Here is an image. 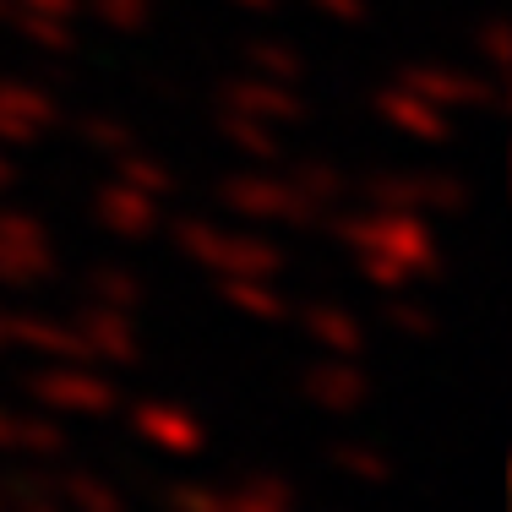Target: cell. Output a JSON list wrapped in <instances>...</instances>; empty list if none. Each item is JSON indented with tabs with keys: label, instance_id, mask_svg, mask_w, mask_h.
<instances>
[{
	"label": "cell",
	"instance_id": "d590c367",
	"mask_svg": "<svg viewBox=\"0 0 512 512\" xmlns=\"http://www.w3.org/2000/svg\"><path fill=\"white\" fill-rule=\"evenodd\" d=\"M311 6L327 11V17H338V22H349V28L365 22V0H311Z\"/></svg>",
	"mask_w": 512,
	"mask_h": 512
},
{
	"label": "cell",
	"instance_id": "9a60e30c",
	"mask_svg": "<svg viewBox=\"0 0 512 512\" xmlns=\"http://www.w3.org/2000/svg\"><path fill=\"white\" fill-rule=\"evenodd\" d=\"M300 327H306L327 355H360V349H365L360 316H349L344 306H327V300H316V306L300 311Z\"/></svg>",
	"mask_w": 512,
	"mask_h": 512
},
{
	"label": "cell",
	"instance_id": "ffe728a7",
	"mask_svg": "<svg viewBox=\"0 0 512 512\" xmlns=\"http://www.w3.org/2000/svg\"><path fill=\"white\" fill-rule=\"evenodd\" d=\"M55 278L50 246H0V284L6 289H39Z\"/></svg>",
	"mask_w": 512,
	"mask_h": 512
},
{
	"label": "cell",
	"instance_id": "74e56055",
	"mask_svg": "<svg viewBox=\"0 0 512 512\" xmlns=\"http://www.w3.org/2000/svg\"><path fill=\"white\" fill-rule=\"evenodd\" d=\"M33 11H55V17H77V0H22Z\"/></svg>",
	"mask_w": 512,
	"mask_h": 512
},
{
	"label": "cell",
	"instance_id": "e0dca14e",
	"mask_svg": "<svg viewBox=\"0 0 512 512\" xmlns=\"http://www.w3.org/2000/svg\"><path fill=\"white\" fill-rule=\"evenodd\" d=\"M218 137H224L235 153L262 158V164L284 158V137H278V131L267 126V120H251V115H240V109H218Z\"/></svg>",
	"mask_w": 512,
	"mask_h": 512
},
{
	"label": "cell",
	"instance_id": "cb8c5ba5",
	"mask_svg": "<svg viewBox=\"0 0 512 512\" xmlns=\"http://www.w3.org/2000/svg\"><path fill=\"white\" fill-rule=\"evenodd\" d=\"M246 66L262 71V77H273V82H300L306 77V55H300L295 44H278V39L246 44Z\"/></svg>",
	"mask_w": 512,
	"mask_h": 512
},
{
	"label": "cell",
	"instance_id": "ac0fdd59",
	"mask_svg": "<svg viewBox=\"0 0 512 512\" xmlns=\"http://www.w3.org/2000/svg\"><path fill=\"white\" fill-rule=\"evenodd\" d=\"M6 17H11V28H17L22 39L33 44V50H44V55L77 50V28H71V17H55V11H33V6H17V11H6Z\"/></svg>",
	"mask_w": 512,
	"mask_h": 512
},
{
	"label": "cell",
	"instance_id": "f35d334b",
	"mask_svg": "<svg viewBox=\"0 0 512 512\" xmlns=\"http://www.w3.org/2000/svg\"><path fill=\"white\" fill-rule=\"evenodd\" d=\"M11 186H17V164H11L6 153H0V191H11Z\"/></svg>",
	"mask_w": 512,
	"mask_h": 512
},
{
	"label": "cell",
	"instance_id": "ba28073f",
	"mask_svg": "<svg viewBox=\"0 0 512 512\" xmlns=\"http://www.w3.org/2000/svg\"><path fill=\"white\" fill-rule=\"evenodd\" d=\"M131 431H137L142 442H153L158 453H169V458H197L207 447L202 414H191L180 404H137L131 409Z\"/></svg>",
	"mask_w": 512,
	"mask_h": 512
},
{
	"label": "cell",
	"instance_id": "3957f363",
	"mask_svg": "<svg viewBox=\"0 0 512 512\" xmlns=\"http://www.w3.org/2000/svg\"><path fill=\"white\" fill-rule=\"evenodd\" d=\"M224 207L246 218H262V224H295V229H316L327 224L322 218V202H311L295 180H278V175H229L218 186Z\"/></svg>",
	"mask_w": 512,
	"mask_h": 512
},
{
	"label": "cell",
	"instance_id": "1f68e13d",
	"mask_svg": "<svg viewBox=\"0 0 512 512\" xmlns=\"http://www.w3.org/2000/svg\"><path fill=\"white\" fill-rule=\"evenodd\" d=\"M0 246H50V235H44V224L33 213L0 207Z\"/></svg>",
	"mask_w": 512,
	"mask_h": 512
},
{
	"label": "cell",
	"instance_id": "d6a6232c",
	"mask_svg": "<svg viewBox=\"0 0 512 512\" xmlns=\"http://www.w3.org/2000/svg\"><path fill=\"white\" fill-rule=\"evenodd\" d=\"M164 502L169 512H229L224 491H207V485H169Z\"/></svg>",
	"mask_w": 512,
	"mask_h": 512
},
{
	"label": "cell",
	"instance_id": "7a4b0ae2",
	"mask_svg": "<svg viewBox=\"0 0 512 512\" xmlns=\"http://www.w3.org/2000/svg\"><path fill=\"white\" fill-rule=\"evenodd\" d=\"M175 246L191 262L213 267V273H246V278H278L289 262V251L278 240L262 235H235V229H213L202 218H180L175 224Z\"/></svg>",
	"mask_w": 512,
	"mask_h": 512
},
{
	"label": "cell",
	"instance_id": "52a82bcc",
	"mask_svg": "<svg viewBox=\"0 0 512 512\" xmlns=\"http://www.w3.org/2000/svg\"><path fill=\"white\" fill-rule=\"evenodd\" d=\"M398 88L431 99L436 109H469V104L496 109L502 104V88H496V82H480L474 71H458V66H404L398 71Z\"/></svg>",
	"mask_w": 512,
	"mask_h": 512
},
{
	"label": "cell",
	"instance_id": "4316f807",
	"mask_svg": "<svg viewBox=\"0 0 512 512\" xmlns=\"http://www.w3.org/2000/svg\"><path fill=\"white\" fill-rule=\"evenodd\" d=\"M289 180H295V186L306 191L311 202H322V207H327V202H338V197L349 191L344 169L327 164V158H306V164H295V175H289Z\"/></svg>",
	"mask_w": 512,
	"mask_h": 512
},
{
	"label": "cell",
	"instance_id": "5bb4252c",
	"mask_svg": "<svg viewBox=\"0 0 512 512\" xmlns=\"http://www.w3.org/2000/svg\"><path fill=\"white\" fill-rule=\"evenodd\" d=\"M11 344H28L50 360H71V365H99L88 349V338L77 333V322H50V316H11Z\"/></svg>",
	"mask_w": 512,
	"mask_h": 512
},
{
	"label": "cell",
	"instance_id": "f546056e",
	"mask_svg": "<svg viewBox=\"0 0 512 512\" xmlns=\"http://www.w3.org/2000/svg\"><path fill=\"white\" fill-rule=\"evenodd\" d=\"M93 11L120 33H142L153 22V0H93Z\"/></svg>",
	"mask_w": 512,
	"mask_h": 512
},
{
	"label": "cell",
	"instance_id": "4dcf8cb0",
	"mask_svg": "<svg viewBox=\"0 0 512 512\" xmlns=\"http://www.w3.org/2000/svg\"><path fill=\"white\" fill-rule=\"evenodd\" d=\"M360 273L371 278V284H382V289H404V284H414V267L398 262V256H387V251H360Z\"/></svg>",
	"mask_w": 512,
	"mask_h": 512
},
{
	"label": "cell",
	"instance_id": "2e32d148",
	"mask_svg": "<svg viewBox=\"0 0 512 512\" xmlns=\"http://www.w3.org/2000/svg\"><path fill=\"white\" fill-rule=\"evenodd\" d=\"M218 295L229 300L235 311L256 316V322H284L289 316V300L278 295L273 278H246V273H218Z\"/></svg>",
	"mask_w": 512,
	"mask_h": 512
},
{
	"label": "cell",
	"instance_id": "7402d4cb",
	"mask_svg": "<svg viewBox=\"0 0 512 512\" xmlns=\"http://www.w3.org/2000/svg\"><path fill=\"white\" fill-rule=\"evenodd\" d=\"M115 175L126 180V186H137V191H148V197H175V175L164 169V158H148V153H137V148H126V153H115Z\"/></svg>",
	"mask_w": 512,
	"mask_h": 512
},
{
	"label": "cell",
	"instance_id": "6da1fadb",
	"mask_svg": "<svg viewBox=\"0 0 512 512\" xmlns=\"http://www.w3.org/2000/svg\"><path fill=\"white\" fill-rule=\"evenodd\" d=\"M327 229L349 251H387L398 262H409L414 278H442V251L431 240V224L420 213H409V207H365V213L333 218Z\"/></svg>",
	"mask_w": 512,
	"mask_h": 512
},
{
	"label": "cell",
	"instance_id": "277c9868",
	"mask_svg": "<svg viewBox=\"0 0 512 512\" xmlns=\"http://www.w3.org/2000/svg\"><path fill=\"white\" fill-rule=\"evenodd\" d=\"M28 393H33V404L50 414H115L120 409V387L109 376L88 371V365L77 371L71 360H55L50 371H33Z\"/></svg>",
	"mask_w": 512,
	"mask_h": 512
},
{
	"label": "cell",
	"instance_id": "8992f818",
	"mask_svg": "<svg viewBox=\"0 0 512 512\" xmlns=\"http://www.w3.org/2000/svg\"><path fill=\"white\" fill-rule=\"evenodd\" d=\"M218 109H240V115L267 120V126H300V120H306V104L295 99V88L262 77V71L229 77L224 88H218Z\"/></svg>",
	"mask_w": 512,
	"mask_h": 512
},
{
	"label": "cell",
	"instance_id": "83f0119b",
	"mask_svg": "<svg viewBox=\"0 0 512 512\" xmlns=\"http://www.w3.org/2000/svg\"><path fill=\"white\" fill-rule=\"evenodd\" d=\"M327 458H333L344 474H355V480H365V485H387V480H393V463H387L382 453H376V447H365V442H338Z\"/></svg>",
	"mask_w": 512,
	"mask_h": 512
},
{
	"label": "cell",
	"instance_id": "60d3db41",
	"mask_svg": "<svg viewBox=\"0 0 512 512\" xmlns=\"http://www.w3.org/2000/svg\"><path fill=\"white\" fill-rule=\"evenodd\" d=\"M240 6H251V11H267V6H273V0H240Z\"/></svg>",
	"mask_w": 512,
	"mask_h": 512
},
{
	"label": "cell",
	"instance_id": "f1b7e54d",
	"mask_svg": "<svg viewBox=\"0 0 512 512\" xmlns=\"http://www.w3.org/2000/svg\"><path fill=\"white\" fill-rule=\"evenodd\" d=\"M82 142H88L93 153H104V158L137 148V137H131L126 120H109V115H88V120H82Z\"/></svg>",
	"mask_w": 512,
	"mask_h": 512
},
{
	"label": "cell",
	"instance_id": "5b68a950",
	"mask_svg": "<svg viewBox=\"0 0 512 512\" xmlns=\"http://www.w3.org/2000/svg\"><path fill=\"white\" fill-rule=\"evenodd\" d=\"M371 207H409V213H463L469 186L458 175H376L365 180Z\"/></svg>",
	"mask_w": 512,
	"mask_h": 512
},
{
	"label": "cell",
	"instance_id": "30bf717a",
	"mask_svg": "<svg viewBox=\"0 0 512 512\" xmlns=\"http://www.w3.org/2000/svg\"><path fill=\"white\" fill-rule=\"evenodd\" d=\"M93 218L120 240H153L158 224H164V202L148 197V191H137V186H126V180H115V186L99 191Z\"/></svg>",
	"mask_w": 512,
	"mask_h": 512
},
{
	"label": "cell",
	"instance_id": "e575fe53",
	"mask_svg": "<svg viewBox=\"0 0 512 512\" xmlns=\"http://www.w3.org/2000/svg\"><path fill=\"white\" fill-rule=\"evenodd\" d=\"M480 55H485V66H496V71H507V60H512V39H507V22L502 17H491V22H480Z\"/></svg>",
	"mask_w": 512,
	"mask_h": 512
},
{
	"label": "cell",
	"instance_id": "4fadbf2b",
	"mask_svg": "<svg viewBox=\"0 0 512 512\" xmlns=\"http://www.w3.org/2000/svg\"><path fill=\"white\" fill-rule=\"evenodd\" d=\"M376 115L387 120L393 131H404V137H420V142H447V109H436L431 99H420V93L409 88H382L376 93Z\"/></svg>",
	"mask_w": 512,
	"mask_h": 512
},
{
	"label": "cell",
	"instance_id": "ab89813d",
	"mask_svg": "<svg viewBox=\"0 0 512 512\" xmlns=\"http://www.w3.org/2000/svg\"><path fill=\"white\" fill-rule=\"evenodd\" d=\"M0 349H11V316L0 311Z\"/></svg>",
	"mask_w": 512,
	"mask_h": 512
},
{
	"label": "cell",
	"instance_id": "44dd1931",
	"mask_svg": "<svg viewBox=\"0 0 512 512\" xmlns=\"http://www.w3.org/2000/svg\"><path fill=\"white\" fill-rule=\"evenodd\" d=\"M55 491H60V502H66V512H126V502H120L115 485H104L99 474H88V469L60 474Z\"/></svg>",
	"mask_w": 512,
	"mask_h": 512
},
{
	"label": "cell",
	"instance_id": "7c38bea8",
	"mask_svg": "<svg viewBox=\"0 0 512 512\" xmlns=\"http://www.w3.org/2000/svg\"><path fill=\"white\" fill-rule=\"evenodd\" d=\"M77 333L88 338L93 360H109V365H137L142 360L137 322H131L120 306H99V300H88L82 316H77Z\"/></svg>",
	"mask_w": 512,
	"mask_h": 512
},
{
	"label": "cell",
	"instance_id": "d4e9b609",
	"mask_svg": "<svg viewBox=\"0 0 512 512\" xmlns=\"http://www.w3.org/2000/svg\"><path fill=\"white\" fill-rule=\"evenodd\" d=\"M88 295L99 300V306L131 311V306H142V278L126 273V267H93V273H88Z\"/></svg>",
	"mask_w": 512,
	"mask_h": 512
},
{
	"label": "cell",
	"instance_id": "9c48e42d",
	"mask_svg": "<svg viewBox=\"0 0 512 512\" xmlns=\"http://www.w3.org/2000/svg\"><path fill=\"white\" fill-rule=\"evenodd\" d=\"M60 120V104L33 82H11L0 77V142L6 148H28L39 131H50Z\"/></svg>",
	"mask_w": 512,
	"mask_h": 512
},
{
	"label": "cell",
	"instance_id": "8fae6325",
	"mask_svg": "<svg viewBox=\"0 0 512 512\" xmlns=\"http://www.w3.org/2000/svg\"><path fill=\"white\" fill-rule=\"evenodd\" d=\"M306 398L327 414H355L371 398V376L355 365V355H327L306 371Z\"/></svg>",
	"mask_w": 512,
	"mask_h": 512
},
{
	"label": "cell",
	"instance_id": "836d02e7",
	"mask_svg": "<svg viewBox=\"0 0 512 512\" xmlns=\"http://www.w3.org/2000/svg\"><path fill=\"white\" fill-rule=\"evenodd\" d=\"M387 327H398L404 338H431V333H436V311L398 300V306H387Z\"/></svg>",
	"mask_w": 512,
	"mask_h": 512
},
{
	"label": "cell",
	"instance_id": "b9f144b4",
	"mask_svg": "<svg viewBox=\"0 0 512 512\" xmlns=\"http://www.w3.org/2000/svg\"><path fill=\"white\" fill-rule=\"evenodd\" d=\"M0 512H11V507H6V491H0Z\"/></svg>",
	"mask_w": 512,
	"mask_h": 512
},
{
	"label": "cell",
	"instance_id": "484cf974",
	"mask_svg": "<svg viewBox=\"0 0 512 512\" xmlns=\"http://www.w3.org/2000/svg\"><path fill=\"white\" fill-rule=\"evenodd\" d=\"M0 491H6V507L11 512H66L55 480H39V474H11Z\"/></svg>",
	"mask_w": 512,
	"mask_h": 512
},
{
	"label": "cell",
	"instance_id": "d6986e66",
	"mask_svg": "<svg viewBox=\"0 0 512 512\" xmlns=\"http://www.w3.org/2000/svg\"><path fill=\"white\" fill-rule=\"evenodd\" d=\"M229 512H295V485L284 480V474H251V480H240L235 491L224 496Z\"/></svg>",
	"mask_w": 512,
	"mask_h": 512
},
{
	"label": "cell",
	"instance_id": "603a6c76",
	"mask_svg": "<svg viewBox=\"0 0 512 512\" xmlns=\"http://www.w3.org/2000/svg\"><path fill=\"white\" fill-rule=\"evenodd\" d=\"M22 458H66V425H55L50 414H17V447Z\"/></svg>",
	"mask_w": 512,
	"mask_h": 512
},
{
	"label": "cell",
	"instance_id": "8d00e7d4",
	"mask_svg": "<svg viewBox=\"0 0 512 512\" xmlns=\"http://www.w3.org/2000/svg\"><path fill=\"white\" fill-rule=\"evenodd\" d=\"M11 447H17V414L0 409V453H11Z\"/></svg>",
	"mask_w": 512,
	"mask_h": 512
}]
</instances>
